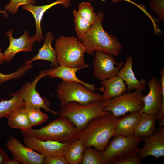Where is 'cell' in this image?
Returning <instances> with one entry per match:
<instances>
[{"label": "cell", "instance_id": "6da1fadb", "mask_svg": "<svg viewBox=\"0 0 164 164\" xmlns=\"http://www.w3.org/2000/svg\"><path fill=\"white\" fill-rule=\"evenodd\" d=\"M120 119L111 112L93 119L80 131L79 139L85 148L93 147L103 152L114 136L116 125Z\"/></svg>", "mask_w": 164, "mask_h": 164}, {"label": "cell", "instance_id": "7a4b0ae2", "mask_svg": "<svg viewBox=\"0 0 164 164\" xmlns=\"http://www.w3.org/2000/svg\"><path fill=\"white\" fill-rule=\"evenodd\" d=\"M97 15V19L89 30L79 39L85 46V53L92 55L96 50H100L114 56H118L122 50V44L116 36L104 29L102 22L104 14L99 12Z\"/></svg>", "mask_w": 164, "mask_h": 164}, {"label": "cell", "instance_id": "3957f363", "mask_svg": "<svg viewBox=\"0 0 164 164\" xmlns=\"http://www.w3.org/2000/svg\"><path fill=\"white\" fill-rule=\"evenodd\" d=\"M20 132L42 141L50 140L71 143L79 139L80 131L68 118L60 116L39 129H34L31 128L21 130Z\"/></svg>", "mask_w": 164, "mask_h": 164}, {"label": "cell", "instance_id": "277c9868", "mask_svg": "<svg viewBox=\"0 0 164 164\" xmlns=\"http://www.w3.org/2000/svg\"><path fill=\"white\" fill-rule=\"evenodd\" d=\"M105 107L104 101H94L86 105L71 102L61 107L58 112L60 116L68 118L81 131L93 119L111 112L105 111Z\"/></svg>", "mask_w": 164, "mask_h": 164}, {"label": "cell", "instance_id": "5b68a950", "mask_svg": "<svg viewBox=\"0 0 164 164\" xmlns=\"http://www.w3.org/2000/svg\"><path fill=\"white\" fill-rule=\"evenodd\" d=\"M55 49L60 65L73 68L89 67L84 61L85 46L76 37L60 36L55 42Z\"/></svg>", "mask_w": 164, "mask_h": 164}, {"label": "cell", "instance_id": "8992f818", "mask_svg": "<svg viewBox=\"0 0 164 164\" xmlns=\"http://www.w3.org/2000/svg\"><path fill=\"white\" fill-rule=\"evenodd\" d=\"M56 96L61 107L71 102L86 105L92 101H104L102 95L78 82L63 80L57 85Z\"/></svg>", "mask_w": 164, "mask_h": 164}, {"label": "cell", "instance_id": "52a82bcc", "mask_svg": "<svg viewBox=\"0 0 164 164\" xmlns=\"http://www.w3.org/2000/svg\"><path fill=\"white\" fill-rule=\"evenodd\" d=\"M104 151L101 152L104 164H114L129 156L137 154L142 139L133 136L114 135Z\"/></svg>", "mask_w": 164, "mask_h": 164}, {"label": "cell", "instance_id": "ba28073f", "mask_svg": "<svg viewBox=\"0 0 164 164\" xmlns=\"http://www.w3.org/2000/svg\"><path fill=\"white\" fill-rule=\"evenodd\" d=\"M143 91L135 90L125 92L121 95L105 101L104 110L119 117L127 113L141 111L144 106Z\"/></svg>", "mask_w": 164, "mask_h": 164}, {"label": "cell", "instance_id": "9c48e42d", "mask_svg": "<svg viewBox=\"0 0 164 164\" xmlns=\"http://www.w3.org/2000/svg\"><path fill=\"white\" fill-rule=\"evenodd\" d=\"M148 93L143 98L144 106L141 112L156 115L158 125H164V93H162L159 80L156 77L146 82Z\"/></svg>", "mask_w": 164, "mask_h": 164}, {"label": "cell", "instance_id": "30bf717a", "mask_svg": "<svg viewBox=\"0 0 164 164\" xmlns=\"http://www.w3.org/2000/svg\"><path fill=\"white\" fill-rule=\"evenodd\" d=\"M93 61L94 76L101 81L118 75L124 66L123 61L117 62L114 56L106 52L96 50Z\"/></svg>", "mask_w": 164, "mask_h": 164}, {"label": "cell", "instance_id": "8fae6325", "mask_svg": "<svg viewBox=\"0 0 164 164\" xmlns=\"http://www.w3.org/2000/svg\"><path fill=\"white\" fill-rule=\"evenodd\" d=\"M45 76L46 70H43L35 77L32 82H27L23 85L17 92L24 102V106L39 108H43L47 112H50L54 115H59L58 112L50 109V101L46 98L42 97L36 89L38 81Z\"/></svg>", "mask_w": 164, "mask_h": 164}, {"label": "cell", "instance_id": "7c38bea8", "mask_svg": "<svg viewBox=\"0 0 164 164\" xmlns=\"http://www.w3.org/2000/svg\"><path fill=\"white\" fill-rule=\"evenodd\" d=\"M21 133L23 136L26 146L44 156L64 155L71 144L50 140L42 141L24 133Z\"/></svg>", "mask_w": 164, "mask_h": 164}, {"label": "cell", "instance_id": "4fadbf2b", "mask_svg": "<svg viewBox=\"0 0 164 164\" xmlns=\"http://www.w3.org/2000/svg\"><path fill=\"white\" fill-rule=\"evenodd\" d=\"M6 147L10 152L12 159L21 164H43L44 156L23 145L12 136L9 137Z\"/></svg>", "mask_w": 164, "mask_h": 164}, {"label": "cell", "instance_id": "5bb4252c", "mask_svg": "<svg viewBox=\"0 0 164 164\" xmlns=\"http://www.w3.org/2000/svg\"><path fill=\"white\" fill-rule=\"evenodd\" d=\"M143 147L137 153L141 161L152 156L157 159L164 156V127L160 126L151 136L144 138Z\"/></svg>", "mask_w": 164, "mask_h": 164}, {"label": "cell", "instance_id": "9a60e30c", "mask_svg": "<svg viewBox=\"0 0 164 164\" xmlns=\"http://www.w3.org/2000/svg\"><path fill=\"white\" fill-rule=\"evenodd\" d=\"M13 30L11 29L6 33L9 39V45L4 53L5 61L10 62L18 53L24 51L29 52L33 49L35 41L28 31L25 30L23 34L17 39L12 36Z\"/></svg>", "mask_w": 164, "mask_h": 164}, {"label": "cell", "instance_id": "2e32d148", "mask_svg": "<svg viewBox=\"0 0 164 164\" xmlns=\"http://www.w3.org/2000/svg\"><path fill=\"white\" fill-rule=\"evenodd\" d=\"M71 0H56L53 2L42 6H37L29 5L23 6V9L30 12L34 18L36 31L35 35L32 37L35 42H41L43 39L41 23L43 15L50 8L58 4H61L65 8L68 9L69 6L71 5Z\"/></svg>", "mask_w": 164, "mask_h": 164}, {"label": "cell", "instance_id": "e0dca14e", "mask_svg": "<svg viewBox=\"0 0 164 164\" xmlns=\"http://www.w3.org/2000/svg\"><path fill=\"white\" fill-rule=\"evenodd\" d=\"M85 68L84 67L73 68L60 65L57 67L46 70V75L51 78L58 77L64 80L78 82L83 84L92 91H94L95 90H98L103 92L104 88L103 87L100 88H96L93 85L82 81L77 77L76 72L79 70Z\"/></svg>", "mask_w": 164, "mask_h": 164}, {"label": "cell", "instance_id": "ac0fdd59", "mask_svg": "<svg viewBox=\"0 0 164 164\" xmlns=\"http://www.w3.org/2000/svg\"><path fill=\"white\" fill-rule=\"evenodd\" d=\"M133 62V57H128L118 76L125 82L127 91L135 90L143 92L146 90V82L143 79L138 80L136 78L132 69Z\"/></svg>", "mask_w": 164, "mask_h": 164}, {"label": "cell", "instance_id": "d6986e66", "mask_svg": "<svg viewBox=\"0 0 164 164\" xmlns=\"http://www.w3.org/2000/svg\"><path fill=\"white\" fill-rule=\"evenodd\" d=\"M54 39V37L52 32H48L46 35L43 45L38 51V53L24 64H32L34 61L42 60L50 62V66L53 67H58L59 65L57 60L56 51L51 46Z\"/></svg>", "mask_w": 164, "mask_h": 164}, {"label": "cell", "instance_id": "ffe728a7", "mask_svg": "<svg viewBox=\"0 0 164 164\" xmlns=\"http://www.w3.org/2000/svg\"><path fill=\"white\" fill-rule=\"evenodd\" d=\"M104 88L102 95L104 101L119 96L127 91L123 80L118 76H114L101 81Z\"/></svg>", "mask_w": 164, "mask_h": 164}, {"label": "cell", "instance_id": "44dd1931", "mask_svg": "<svg viewBox=\"0 0 164 164\" xmlns=\"http://www.w3.org/2000/svg\"><path fill=\"white\" fill-rule=\"evenodd\" d=\"M141 113L136 111L123 116L117 123L114 135L133 136Z\"/></svg>", "mask_w": 164, "mask_h": 164}, {"label": "cell", "instance_id": "7402d4cb", "mask_svg": "<svg viewBox=\"0 0 164 164\" xmlns=\"http://www.w3.org/2000/svg\"><path fill=\"white\" fill-rule=\"evenodd\" d=\"M156 115L145 113L141 114L139 121L135 130L133 136L144 138L151 136L156 130Z\"/></svg>", "mask_w": 164, "mask_h": 164}, {"label": "cell", "instance_id": "603a6c76", "mask_svg": "<svg viewBox=\"0 0 164 164\" xmlns=\"http://www.w3.org/2000/svg\"><path fill=\"white\" fill-rule=\"evenodd\" d=\"M7 125L15 129L26 130L32 128L24 106L9 114L5 117Z\"/></svg>", "mask_w": 164, "mask_h": 164}, {"label": "cell", "instance_id": "cb8c5ba5", "mask_svg": "<svg viewBox=\"0 0 164 164\" xmlns=\"http://www.w3.org/2000/svg\"><path fill=\"white\" fill-rule=\"evenodd\" d=\"M12 97L9 100L2 99L0 101V118L5 117L13 111L24 106V102L17 92L12 93Z\"/></svg>", "mask_w": 164, "mask_h": 164}, {"label": "cell", "instance_id": "d4e9b609", "mask_svg": "<svg viewBox=\"0 0 164 164\" xmlns=\"http://www.w3.org/2000/svg\"><path fill=\"white\" fill-rule=\"evenodd\" d=\"M85 148L84 144L79 139L71 143L64 155L69 164H81Z\"/></svg>", "mask_w": 164, "mask_h": 164}, {"label": "cell", "instance_id": "484cf974", "mask_svg": "<svg viewBox=\"0 0 164 164\" xmlns=\"http://www.w3.org/2000/svg\"><path fill=\"white\" fill-rule=\"evenodd\" d=\"M73 13L74 16L75 30L78 39H80L89 30L92 25L82 17L76 9L73 11Z\"/></svg>", "mask_w": 164, "mask_h": 164}, {"label": "cell", "instance_id": "4316f807", "mask_svg": "<svg viewBox=\"0 0 164 164\" xmlns=\"http://www.w3.org/2000/svg\"><path fill=\"white\" fill-rule=\"evenodd\" d=\"M24 106L32 127L41 124L48 120V115L43 113L41 108Z\"/></svg>", "mask_w": 164, "mask_h": 164}, {"label": "cell", "instance_id": "83f0119b", "mask_svg": "<svg viewBox=\"0 0 164 164\" xmlns=\"http://www.w3.org/2000/svg\"><path fill=\"white\" fill-rule=\"evenodd\" d=\"M81 164H104L101 152L91 147H85Z\"/></svg>", "mask_w": 164, "mask_h": 164}, {"label": "cell", "instance_id": "f1b7e54d", "mask_svg": "<svg viewBox=\"0 0 164 164\" xmlns=\"http://www.w3.org/2000/svg\"><path fill=\"white\" fill-rule=\"evenodd\" d=\"M94 8L88 2H83L79 5L77 11L84 18L92 25L96 20L97 14L94 12Z\"/></svg>", "mask_w": 164, "mask_h": 164}, {"label": "cell", "instance_id": "f546056e", "mask_svg": "<svg viewBox=\"0 0 164 164\" xmlns=\"http://www.w3.org/2000/svg\"><path fill=\"white\" fill-rule=\"evenodd\" d=\"M33 66V65L32 64H24L16 71L11 74H4L0 73V84H3L7 81L20 78L26 73L28 70Z\"/></svg>", "mask_w": 164, "mask_h": 164}, {"label": "cell", "instance_id": "4dcf8cb0", "mask_svg": "<svg viewBox=\"0 0 164 164\" xmlns=\"http://www.w3.org/2000/svg\"><path fill=\"white\" fill-rule=\"evenodd\" d=\"M35 4V0H10L9 3L5 6L4 11H8L13 15L17 12L20 6L34 5Z\"/></svg>", "mask_w": 164, "mask_h": 164}, {"label": "cell", "instance_id": "1f68e13d", "mask_svg": "<svg viewBox=\"0 0 164 164\" xmlns=\"http://www.w3.org/2000/svg\"><path fill=\"white\" fill-rule=\"evenodd\" d=\"M149 7L159 20L164 21V0H150Z\"/></svg>", "mask_w": 164, "mask_h": 164}, {"label": "cell", "instance_id": "d6a6232c", "mask_svg": "<svg viewBox=\"0 0 164 164\" xmlns=\"http://www.w3.org/2000/svg\"><path fill=\"white\" fill-rule=\"evenodd\" d=\"M64 155H53L45 156L43 164H68Z\"/></svg>", "mask_w": 164, "mask_h": 164}, {"label": "cell", "instance_id": "836d02e7", "mask_svg": "<svg viewBox=\"0 0 164 164\" xmlns=\"http://www.w3.org/2000/svg\"><path fill=\"white\" fill-rule=\"evenodd\" d=\"M141 161L138 154H136L116 162L114 164H141Z\"/></svg>", "mask_w": 164, "mask_h": 164}, {"label": "cell", "instance_id": "e575fe53", "mask_svg": "<svg viewBox=\"0 0 164 164\" xmlns=\"http://www.w3.org/2000/svg\"><path fill=\"white\" fill-rule=\"evenodd\" d=\"M8 157L6 152L0 147V164H5Z\"/></svg>", "mask_w": 164, "mask_h": 164}, {"label": "cell", "instance_id": "d590c367", "mask_svg": "<svg viewBox=\"0 0 164 164\" xmlns=\"http://www.w3.org/2000/svg\"><path fill=\"white\" fill-rule=\"evenodd\" d=\"M20 162L17 161L13 159H11L8 157L5 161V164H20Z\"/></svg>", "mask_w": 164, "mask_h": 164}, {"label": "cell", "instance_id": "8d00e7d4", "mask_svg": "<svg viewBox=\"0 0 164 164\" xmlns=\"http://www.w3.org/2000/svg\"><path fill=\"white\" fill-rule=\"evenodd\" d=\"M1 50L2 49L0 47V64L1 65L5 61L4 53L2 52Z\"/></svg>", "mask_w": 164, "mask_h": 164}, {"label": "cell", "instance_id": "74e56055", "mask_svg": "<svg viewBox=\"0 0 164 164\" xmlns=\"http://www.w3.org/2000/svg\"><path fill=\"white\" fill-rule=\"evenodd\" d=\"M0 12L3 13L4 14H5L6 15V12H5V11H0Z\"/></svg>", "mask_w": 164, "mask_h": 164}, {"label": "cell", "instance_id": "f35d334b", "mask_svg": "<svg viewBox=\"0 0 164 164\" xmlns=\"http://www.w3.org/2000/svg\"><path fill=\"white\" fill-rule=\"evenodd\" d=\"M103 2H105L107 0H101Z\"/></svg>", "mask_w": 164, "mask_h": 164}]
</instances>
